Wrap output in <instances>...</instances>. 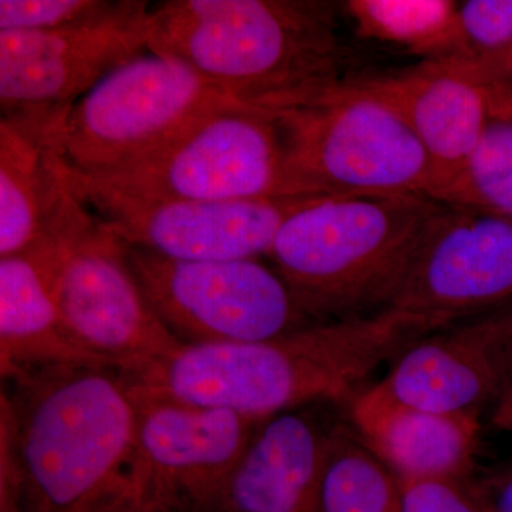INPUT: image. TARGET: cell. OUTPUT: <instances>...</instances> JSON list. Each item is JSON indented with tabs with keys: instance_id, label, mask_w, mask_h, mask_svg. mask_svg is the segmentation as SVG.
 <instances>
[{
	"instance_id": "1",
	"label": "cell",
	"mask_w": 512,
	"mask_h": 512,
	"mask_svg": "<svg viewBox=\"0 0 512 512\" xmlns=\"http://www.w3.org/2000/svg\"><path fill=\"white\" fill-rule=\"evenodd\" d=\"M339 13L320 0H167L151 6L148 47L242 106L289 109L349 79Z\"/></svg>"
},
{
	"instance_id": "2",
	"label": "cell",
	"mask_w": 512,
	"mask_h": 512,
	"mask_svg": "<svg viewBox=\"0 0 512 512\" xmlns=\"http://www.w3.org/2000/svg\"><path fill=\"white\" fill-rule=\"evenodd\" d=\"M427 333L412 316L384 311L315 323L278 338L183 345L130 383L175 399L268 420L316 402H340Z\"/></svg>"
},
{
	"instance_id": "3",
	"label": "cell",
	"mask_w": 512,
	"mask_h": 512,
	"mask_svg": "<svg viewBox=\"0 0 512 512\" xmlns=\"http://www.w3.org/2000/svg\"><path fill=\"white\" fill-rule=\"evenodd\" d=\"M2 392L12 420L22 512H101L130 484L136 402L107 367L22 373Z\"/></svg>"
},
{
	"instance_id": "4",
	"label": "cell",
	"mask_w": 512,
	"mask_h": 512,
	"mask_svg": "<svg viewBox=\"0 0 512 512\" xmlns=\"http://www.w3.org/2000/svg\"><path fill=\"white\" fill-rule=\"evenodd\" d=\"M446 210L424 195L316 197L266 256L313 322L367 318L392 308Z\"/></svg>"
},
{
	"instance_id": "5",
	"label": "cell",
	"mask_w": 512,
	"mask_h": 512,
	"mask_svg": "<svg viewBox=\"0 0 512 512\" xmlns=\"http://www.w3.org/2000/svg\"><path fill=\"white\" fill-rule=\"evenodd\" d=\"M28 252L42 266L70 338L103 365L138 376L183 346L141 292L126 244L70 188Z\"/></svg>"
},
{
	"instance_id": "6",
	"label": "cell",
	"mask_w": 512,
	"mask_h": 512,
	"mask_svg": "<svg viewBox=\"0 0 512 512\" xmlns=\"http://www.w3.org/2000/svg\"><path fill=\"white\" fill-rule=\"evenodd\" d=\"M268 113L281 131L296 194L433 198V168L412 128L349 79L299 106Z\"/></svg>"
},
{
	"instance_id": "7",
	"label": "cell",
	"mask_w": 512,
	"mask_h": 512,
	"mask_svg": "<svg viewBox=\"0 0 512 512\" xmlns=\"http://www.w3.org/2000/svg\"><path fill=\"white\" fill-rule=\"evenodd\" d=\"M231 106L242 104L222 96L183 63L148 52L73 104L63 130L64 161L89 177L119 173Z\"/></svg>"
},
{
	"instance_id": "8",
	"label": "cell",
	"mask_w": 512,
	"mask_h": 512,
	"mask_svg": "<svg viewBox=\"0 0 512 512\" xmlns=\"http://www.w3.org/2000/svg\"><path fill=\"white\" fill-rule=\"evenodd\" d=\"M126 247L141 292L183 345L259 342L315 325L281 275L259 259L175 261Z\"/></svg>"
},
{
	"instance_id": "9",
	"label": "cell",
	"mask_w": 512,
	"mask_h": 512,
	"mask_svg": "<svg viewBox=\"0 0 512 512\" xmlns=\"http://www.w3.org/2000/svg\"><path fill=\"white\" fill-rule=\"evenodd\" d=\"M90 178L158 200L299 197L286 173L284 140L274 117L245 106L215 111L133 167Z\"/></svg>"
},
{
	"instance_id": "10",
	"label": "cell",
	"mask_w": 512,
	"mask_h": 512,
	"mask_svg": "<svg viewBox=\"0 0 512 512\" xmlns=\"http://www.w3.org/2000/svg\"><path fill=\"white\" fill-rule=\"evenodd\" d=\"M73 194L130 247L175 261H238L268 255L289 217L319 195L251 201L137 197L74 173Z\"/></svg>"
},
{
	"instance_id": "11",
	"label": "cell",
	"mask_w": 512,
	"mask_h": 512,
	"mask_svg": "<svg viewBox=\"0 0 512 512\" xmlns=\"http://www.w3.org/2000/svg\"><path fill=\"white\" fill-rule=\"evenodd\" d=\"M150 12L143 0H119L74 28L0 32V119L69 113L104 77L150 52Z\"/></svg>"
},
{
	"instance_id": "12",
	"label": "cell",
	"mask_w": 512,
	"mask_h": 512,
	"mask_svg": "<svg viewBox=\"0 0 512 512\" xmlns=\"http://www.w3.org/2000/svg\"><path fill=\"white\" fill-rule=\"evenodd\" d=\"M128 384L136 402L134 483L173 512L210 511L266 420Z\"/></svg>"
},
{
	"instance_id": "13",
	"label": "cell",
	"mask_w": 512,
	"mask_h": 512,
	"mask_svg": "<svg viewBox=\"0 0 512 512\" xmlns=\"http://www.w3.org/2000/svg\"><path fill=\"white\" fill-rule=\"evenodd\" d=\"M512 305V220L447 205L392 308L424 332Z\"/></svg>"
},
{
	"instance_id": "14",
	"label": "cell",
	"mask_w": 512,
	"mask_h": 512,
	"mask_svg": "<svg viewBox=\"0 0 512 512\" xmlns=\"http://www.w3.org/2000/svg\"><path fill=\"white\" fill-rule=\"evenodd\" d=\"M512 305L421 336L370 387L390 403L436 413H477L508 383Z\"/></svg>"
},
{
	"instance_id": "15",
	"label": "cell",
	"mask_w": 512,
	"mask_h": 512,
	"mask_svg": "<svg viewBox=\"0 0 512 512\" xmlns=\"http://www.w3.org/2000/svg\"><path fill=\"white\" fill-rule=\"evenodd\" d=\"M349 82L396 111L412 128L430 158L433 198L447 204L491 123L483 87L433 63L403 73L353 77Z\"/></svg>"
},
{
	"instance_id": "16",
	"label": "cell",
	"mask_w": 512,
	"mask_h": 512,
	"mask_svg": "<svg viewBox=\"0 0 512 512\" xmlns=\"http://www.w3.org/2000/svg\"><path fill=\"white\" fill-rule=\"evenodd\" d=\"M330 429L303 410L264 421L208 512H320Z\"/></svg>"
},
{
	"instance_id": "17",
	"label": "cell",
	"mask_w": 512,
	"mask_h": 512,
	"mask_svg": "<svg viewBox=\"0 0 512 512\" xmlns=\"http://www.w3.org/2000/svg\"><path fill=\"white\" fill-rule=\"evenodd\" d=\"M67 114L0 119V258L35 248L69 191Z\"/></svg>"
},
{
	"instance_id": "18",
	"label": "cell",
	"mask_w": 512,
	"mask_h": 512,
	"mask_svg": "<svg viewBox=\"0 0 512 512\" xmlns=\"http://www.w3.org/2000/svg\"><path fill=\"white\" fill-rule=\"evenodd\" d=\"M350 416L357 434L400 480L473 476L477 413L412 409L369 389L356 397Z\"/></svg>"
},
{
	"instance_id": "19",
	"label": "cell",
	"mask_w": 512,
	"mask_h": 512,
	"mask_svg": "<svg viewBox=\"0 0 512 512\" xmlns=\"http://www.w3.org/2000/svg\"><path fill=\"white\" fill-rule=\"evenodd\" d=\"M59 366L107 367L67 333L32 252L0 258V372L22 373ZM110 369V367H107Z\"/></svg>"
},
{
	"instance_id": "20",
	"label": "cell",
	"mask_w": 512,
	"mask_h": 512,
	"mask_svg": "<svg viewBox=\"0 0 512 512\" xmlns=\"http://www.w3.org/2000/svg\"><path fill=\"white\" fill-rule=\"evenodd\" d=\"M359 36L421 57L423 63L468 59L458 3L450 0H349L339 3Z\"/></svg>"
},
{
	"instance_id": "21",
	"label": "cell",
	"mask_w": 512,
	"mask_h": 512,
	"mask_svg": "<svg viewBox=\"0 0 512 512\" xmlns=\"http://www.w3.org/2000/svg\"><path fill=\"white\" fill-rule=\"evenodd\" d=\"M320 512H402L400 478L343 424L330 429Z\"/></svg>"
},
{
	"instance_id": "22",
	"label": "cell",
	"mask_w": 512,
	"mask_h": 512,
	"mask_svg": "<svg viewBox=\"0 0 512 512\" xmlns=\"http://www.w3.org/2000/svg\"><path fill=\"white\" fill-rule=\"evenodd\" d=\"M447 205L493 212L512 220V121H491Z\"/></svg>"
},
{
	"instance_id": "23",
	"label": "cell",
	"mask_w": 512,
	"mask_h": 512,
	"mask_svg": "<svg viewBox=\"0 0 512 512\" xmlns=\"http://www.w3.org/2000/svg\"><path fill=\"white\" fill-rule=\"evenodd\" d=\"M119 0H0V32H55L103 18Z\"/></svg>"
},
{
	"instance_id": "24",
	"label": "cell",
	"mask_w": 512,
	"mask_h": 512,
	"mask_svg": "<svg viewBox=\"0 0 512 512\" xmlns=\"http://www.w3.org/2000/svg\"><path fill=\"white\" fill-rule=\"evenodd\" d=\"M400 488L402 512H495L473 477L407 478Z\"/></svg>"
},
{
	"instance_id": "25",
	"label": "cell",
	"mask_w": 512,
	"mask_h": 512,
	"mask_svg": "<svg viewBox=\"0 0 512 512\" xmlns=\"http://www.w3.org/2000/svg\"><path fill=\"white\" fill-rule=\"evenodd\" d=\"M458 20L470 57L512 45V0L458 3Z\"/></svg>"
},
{
	"instance_id": "26",
	"label": "cell",
	"mask_w": 512,
	"mask_h": 512,
	"mask_svg": "<svg viewBox=\"0 0 512 512\" xmlns=\"http://www.w3.org/2000/svg\"><path fill=\"white\" fill-rule=\"evenodd\" d=\"M433 64L443 72L453 74L483 89L497 84L512 83V45L485 55Z\"/></svg>"
},
{
	"instance_id": "27",
	"label": "cell",
	"mask_w": 512,
	"mask_h": 512,
	"mask_svg": "<svg viewBox=\"0 0 512 512\" xmlns=\"http://www.w3.org/2000/svg\"><path fill=\"white\" fill-rule=\"evenodd\" d=\"M0 512H22L12 421L0 414Z\"/></svg>"
},
{
	"instance_id": "28",
	"label": "cell",
	"mask_w": 512,
	"mask_h": 512,
	"mask_svg": "<svg viewBox=\"0 0 512 512\" xmlns=\"http://www.w3.org/2000/svg\"><path fill=\"white\" fill-rule=\"evenodd\" d=\"M477 481L495 512H512V460Z\"/></svg>"
},
{
	"instance_id": "29",
	"label": "cell",
	"mask_w": 512,
	"mask_h": 512,
	"mask_svg": "<svg viewBox=\"0 0 512 512\" xmlns=\"http://www.w3.org/2000/svg\"><path fill=\"white\" fill-rule=\"evenodd\" d=\"M101 512H173L170 508L148 497L133 481Z\"/></svg>"
},
{
	"instance_id": "30",
	"label": "cell",
	"mask_w": 512,
	"mask_h": 512,
	"mask_svg": "<svg viewBox=\"0 0 512 512\" xmlns=\"http://www.w3.org/2000/svg\"><path fill=\"white\" fill-rule=\"evenodd\" d=\"M491 121H512V83L485 87Z\"/></svg>"
},
{
	"instance_id": "31",
	"label": "cell",
	"mask_w": 512,
	"mask_h": 512,
	"mask_svg": "<svg viewBox=\"0 0 512 512\" xmlns=\"http://www.w3.org/2000/svg\"><path fill=\"white\" fill-rule=\"evenodd\" d=\"M491 424L495 430L512 433V380L507 383L504 392L494 403Z\"/></svg>"
},
{
	"instance_id": "32",
	"label": "cell",
	"mask_w": 512,
	"mask_h": 512,
	"mask_svg": "<svg viewBox=\"0 0 512 512\" xmlns=\"http://www.w3.org/2000/svg\"><path fill=\"white\" fill-rule=\"evenodd\" d=\"M512 380V343L508 350V382Z\"/></svg>"
},
{
	"instance_id": "33",
	"label": "cell",
	"mask_w": 512,
	"mask_h": 512,
	"mask_svg": "<svg viewBox=\"0 0 512 512\" xmlns=\"http://www.w3.org/2000/svg\"><path fill=\"white\" fill-rule=\"evenodd\" d=\"M178 512H194V511H178Z\"/></svg>"
}]
</instances>
